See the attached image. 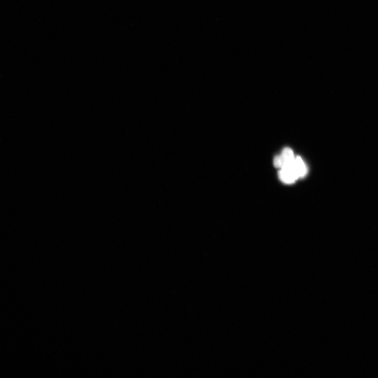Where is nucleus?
I'll return each mask as SVG.
<instances>
[{"label": "nucleus", "instance_id": "nucleus-1", "mask_svg": "<svg viewBox=\"0 0 378 378\" xmlns=\"http://www.w3.org/2000/svg\"><path fill=\"white\" fill-rule=\"evenodd\" d=\"M293 162L290 165L283 167L279 172V178L285 184H293L299 179L293 168Z\"/></svg>", "mask_w": 378, "mask_h": 378}, {"label": "nucleus", "instance_id": "nucleus-2", "mask_svg": "<svg viewBox=\"0 0 378 378\" xmlns=\"http://www.w3.org/2000/svg\"><path fill=\"white\" fill-rule=\"evenodd\" d=\"M293 168L299 178L305 177L307 169L305 163L300 157H296L293 164Z\"/></svg>", "mask_w": 378, "mask_h": 378}, {"label": "nucleus", "instance_id": "nucleus-3", "mask_svg": "<svg viewBox=\"0 0 378 378\" xmlns=\"http://www.w3.org/2000/svg\"><path fill=\"white\" fill-rule=\"evenodd\" d=\"M280 155L283 161V167L290 165L296 158L293 151L289 148H286L283 150Z\"/></svg>", "mask_w": 378, "mask_h": 378}]
</instances>
